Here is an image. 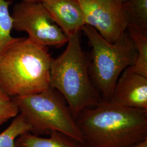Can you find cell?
<instances>
[{
  "label": "cell",
  "instance_id": "obj_1",
  "mask_svg": "<svg viewBox=\"0 0 147 147\" xmlns=\"http://www.w3.org/2000/svg\"><path fill=\"white\" fill-rule=\"evenodd\" d=\"M83 147H130L147 139V111L101 101L76 118Z\"/></svg>",
  "mask_w": 147,
  "mask_h": 147
},
{
  "label": "cell",
  "instance_id": "obj_2",
  "mask_svg": "<svg viewBox=\"0 0 147 147\" xmlns=\"http://www.w3.org/2000/svg\"><path fill=\"white\" fill-rule=\"evenodd\" d=\"M53 58L47 47L18 38L0 57V87L11 98L49 88Z\"/></svg>",
  "mask_w": 147,
  "mask_h": 147
},
{
  "label": "cell",
  "instance_id": "obj_3",
  "mask_svg": "<svg viewBox=\"0 0 147 147\" xmlns=\"http://www.w3.org/2000/svg\"><path fill=\"white\" fill-rule=\"evenodd\" d=\"M50 80V87L63 96L76 119L84 109L102 101L90 75L89 60L81 46L80 33L69 38L64 51L53 58Z\"/></svg>",
  "mask_w": 147,
  "mask_h": 147
},
{
  "label": "cell",
  "instance_id": "obj_4",
  "mask_svg": "<svg viewBox=\"0 0 147 147\" xmlns=\"http://www.w3.org/2000/svg\"><path fill=\"white\" fill-rule=\"evenodd\" d=\"M82 31L92 47L89 61L91 79L102 101H107L121 74L135 62L136 48L127 31L119 40L111 44L93 27L85 25Z\"/></svg>",
  "mask_w": 147,
  "mask_h": 147
},
{
  "label": "cell",
  "instance_id": "obj_5",
  "mask_svg": "<svg viewBox=\"0 0 147 147\" xmlns=\"http://www.w3.org/2000/svg\"><path fill=\"white\" fill-rule=\"evenodd\" d=\"M31 127L30 132L39 136L58 132L81 145L82 133L65 99L51 87L36 94L12 98Z\"/></svg>",
  "mask_w": 147,
  "mask_h": 147
},
{
  "label": "cell",
  "instance_id": "obj_6",
  "mask_svg": "<svg viewBox=\"0 0 147 147\" xmlns=\"http://www.w3.org/2000/svg\"><path fill=\"white\" fill-rule=\"evenodd\" d=\"M13 29L26 32L28 38L42 47L59 48L69 38L53 20L42 2L21 1L13 7Z\"/></svg>",
  "mask_w": 147,
  "mask_h": 147
},
{
  "label": "cell",
  "instance_id": "obj_7",
  "mask_svg": "<svg viewBox=\"0 0 147 147\" xmlns=\"http://www.w3.org/2000/svg\"><path fill=\"white\" fill-rule=\"evenodd\" d=\"M86 25L93 27L108 42L113 44L124 36L127 19L123 5L115 0H77Z\"/></svg>",
  "mask_w": 147,
  "mask_h": 147
},
{
  "label": "cell",
  "instance_id": "obj_8",
  "mask_svg": "<svg viewBox=\"0 0 147 147\" xmlns=\"http://www.w3.org/2000/svg\"><path fill=\"white\" fill-rule=\"evenodd\" d=\"M107 101L118 106L147 111V78L126 68Z\"/></svg>",
  "mask_w": 147,
  "mask_h": 147
},
{
  "label": "cell",
  "instance_id": "obj_9",
  "mask_svg": "<svg viewBox=\"0 0 147 147\" xmlns=\"http://www.w3.org/2000/svg\"><path fill=\"white\" fill-rule=\"evenodd\" d=\"M42 3L68 38L80 33L86 25L84 12L77 0H46Z\"/></svg>",
  "mask_w": 147,
  "mask_h": 147
},
{
  "label": "cell",
  "instance_id": "obj_10",
  "mask_svg": "<svg viewBox=\"0 0 147 147\" xmlns=\"http://www.w3.org/2000/svg\"><path fill=\"white\" fill-rule=\"evenodd\" d=\"M49 138H43L27 132L16 140L15 147H83L70 137L58 132H53Z\"/></svg>",
  "mask_w": 147,
  "mask_h": 147
},
{
  "label": "cell",
  "instance_id": "obj_11",
  "mask_svg": "<svg viewBox=\"0 0 147 147\" xmlns=\"http://www.w3.org/2000/svg\"><path fill=\"white\" fill-rule=\"evenodd\" d=\"M137 51L136 61L134 65L127 68L130 71L147 78V32L136 28H127Z\"/></svg>",
  "mask_w": 147,
  "mask_h": 147
},
{
  "label": "cell",
  "instance_id": "obj_12",
  "mask_svg": "<svg viewBox=\"0 0 147 147\" xmlns=\"http://www.w3.org/2000/svg\"><path fill=\"white\" fill-rule=\"evenodd\" d=\"M127 19V28L147 32V0H127L122 4Z\"/></svg>",
  "mask_w": 147,
  "mask_h": 147
},
{
  "label": "cell",
  "instance_id": "obj_13",
  "mask_svg": "<svg viewBox=\"0 0 147 147\" xmlns=\"http://www.w3.org/2000/svg\"><path fill=\"white\" fill-rule=\"evenodd\" d=\"M11 0H0V57L18 38L11 36L13 20L9 10Z\"/></svg>",
  "mask_w": 147,
  "mask_h": 147
},
{
  "label": "cell",
  "instance_id": "obj_14",
  "mask_svg": "<svg viewBox=\"0 0 147 147\" xmlns=\"http://www.w3.org/2000/svg\"><path fill=\"white\" fill-rule=\"evenodd\" d=\"M31 131V127L21 114L14 118L10 125L0 134V147H15L16 140L22 134Z\"/></svg>",
  "mask_w": 147,
  "mask_h": 147
},
{
  "label": "cell",
  "instance_id": "obj_15",
  "mask_svg": "<svg viewBox=\"0 0 147 147\" xmlns=\"http://www.w3.org/2000/svg\"><path fill=\"white\" fill-rule=\"evenodd\" d=\"M19 114L18 107L12 98H0V126Z\"/></svg>",
  "mask_w": 147,
  "mask_h": 147
},
{
  "label": "cell",
  "instance_id": "obj_16",
  "mask_svg": "<svg viewBox=\"0 0 147 147\" xmlns=\"http://www.w3.org/2000/svg\"><path fill=\"white\" fill-rule=\"evenodd\" d=\"M130 147H147V139L135 143Z\"/></svg>",
  "mask_w": 147,
  "mask_h": 147
},
{
  "label": "cell",
  "instance_id": "obj_17",
  "mask_svg": "<svg viewBox=\"0 0 147 147\" xmlns=\"http://www.w3.org/2000/svg\"><path fill=\"white\" fill-rule=\"evenodd\" d=\"M11 98V97L9 96L0 87V98L5 99V98Z\"/></svg>",
  "mask_w": 147,
  "mask_h": 147
},
{
  "label": "cell",
  "instance_id": "obj_18",
  "mask_svg": "<svg viewBox=\"0 0 147 147\" xmlns=\"http://www.w3.org/2000/svg\"><path fill=\"white\" fill-rule=\"evenodd\" d=\"M46 0H21L24 2H42Z\"/></svg>",
  "mask_w": 147,
  "mask_h": 147
},
{
  "label": "cell",
  "instance_id": "obj_19",
  "mask_svg": "<svg viewBox=\"0 0 147 147\" xmlns=\"http://www.w3.org/2000/svg\"><path fill=\"white\" fill-rule=\"evenodd\" d=\"M116 1H117V2H118V3H121V4H123V3H124V2H126L127 0H115Z\"/></svg>",
  "mask_w": 147,
  "mask_h": 147
}]
</instances>
